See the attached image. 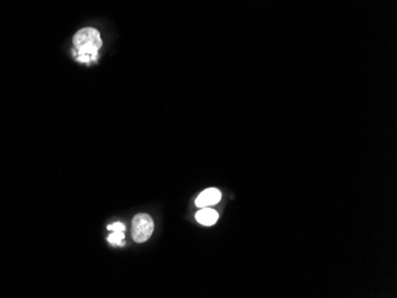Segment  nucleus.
Segmentation results:
<instances>
[{"mask_svg": "<svg viewBox=\"0 0 397 298\" xmlns=\"http://www.w3.org/2000/svg\"><path fill=\"white\" fill-rule=\"evenodd\" d=\"M73 44V54L76 61L81 64H89L97 59L98 51L102 46V36L94 28H84L74 35Z\"/></svg>", "mask_w": 397, "mask_h": 298, "instance_id": "f257e3e1", "label": "nucleus"}, {"mask_svg": "<svg viewBox=\"0 0 397 298\" xmlns=\"http://www.w3.org/2000/svg\"><path fill=\"white\" fill-rule=\"evenodd\" d=\"M154 232V221L148 214L136 215L132 220V238L136 243H145Z\"/></svg>", "mask_w": 397, "mask_h": 298, "instance_id": "f03ea898", "label": "nucleus"}, {"mask_svg": "<svg viewBox=\"0 0 397 298\" xmlns=\"http://www.w3.org/2000/svg\"><path fill=\"white\" fill-rule=\"evenodd\" d=\"M221 200V193L216 188H210V189L203 190V193L198 195L196 198V206L198 208H205V207H211L216 205Z\"/></svg>", "mask_w": 397, "mask_h": 298, "instance_id": "7ed1b4c3", "label": "nucleus"}, {"mask_svg": "<svg viewBox=\"0 0 397 298\" xmlns=\"http://www.w3.org/2000/svg\"><path fill=\"white\" fill-rule=\"evenodd\" d=\"M112 233L109 235V243L114 246H123L125 244V225L122 223H114L107 227Z\"/></svg>", "mask_w": 397, "mask_h": 298, "instance_id": "20e7f679", "label": "nucleus"}, {"mask_svg": "<svg viewBox=\"0 0 397 298\" xmlns=\"http://www.w3.org/2000/svg\"><path fill=\"white\" fill-rule=\"evenodd\" d=\"M195 218L198 220V223H201L203 226H212L216 223L219 215L216 210L212 209L210 207H205V208H201V210H198Z\"/></svg>", "mask_w": 397, "mask_h": 298, "instance_id": "39448f33", "label": "nucleus"}]
</instances>
